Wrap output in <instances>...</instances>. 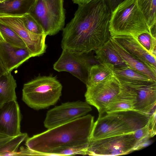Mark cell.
<instances>
[{"label":"cell","instance_id":"6da1fadb","mask_svg":"<svg viewBox=\"0 0 156 156\" xmlns=\"http://www.w3.org/2000/svg\"><path fill=\"white\" fill-rule=\"evenodd\" d=\"M112 12L107 0H92L78 5L74 17L62 30V49L88 54L100 47L111 37Z\"/></svg>","mask_w":156,"mask_h":156},{"label":"cell","instance_id":"7a4b0ae2","mask_svg":"<svg viewBox=\"0 0 156 156\" xmlns=\"http://www.w3.org/2000/svg\"><path fill=\"white\" fill-rule=\"evenodd\" d=\"M88 114L27 138L25 145L37 155L49 156L55 149L89 144L94 122Z\"/></svg>","mask_w":156,"mask_h":156},{"label":"cell","instance_id":"3957f363","mask_svg":"<svg viewBox=\"0 0 156 156\" xmlns=\"http://www.w3.org/2000/svg\"><path fill=\"white\" fill-rule=\"evenodd\" d=\"M106 114L94 122L90 140L133 133L147 123L150 115L134 110Z\"/></svg>","mask_w":156,"mask_h":156},{"label":"cell","instance_id":"277c9868","mask_svg":"<svg viewBox=\"0 0 156 156\" xmlns=\"http://www.w3.org/2000/svg\"><path fill=\"white\" fill-rule=\"evenodd\" d=\"M109 29L111 37L129 36L137 37L149 29L136 0H125L112 12Z\"/></svg>","mask_w":156,"mask_h":156},{"label":"cell","instance_id":"5b68a950","mask_svg":"<svg viewBox=\"0 0 156 156\" xmlns=\"http://www.w3.org/2000/svg\"><path fill=\"white\" fill-rule=\"evenodd\" d=\"M62 88L56 77L39 76L24 84L22 99L34 109L47 108L58 100Z\"/></svg>","mask_w":156,"mask_h":156},{"label":"cell","instance_id":"8992f818","mask_svg":"<svg viewBox=\"0 0 156 156\" xmlns=\"http://www.w3.org/2000/svg\"><path fill=\"white\" fill-rule=\"evenodd\" d=\"M63 0H36L29 13L46 36L54 35L64 28L66 19Z\"/></svg>","mask_w":156,"mask_h":156},{"label":"cell","instance_id":"52a82bcc","mask_svg":"<svg viewBox=\"0 0 156 156\" xmlns=\"http://www.w3.org/2000/svg\"><path fill=\"white\" fill-rule=\"evenodd\" d=\"M137 141L133 133L90 140L87 155L116 156L128 154L134 151Z\"/></svg>","mask_w":156,"mask_h":156},{"label":"cell","instance_id":"ba28073f","mask_svg":"<svg viewBox=\"0 0 156 156\" xmlns=\"http://www.w3.org/2000/svg\"><path fill=\"white\" fill-rule=\"evenodd\" d=\"M88 54L63 49L59 58L53 65V69L58 72H69L86 84L90 67L99 63L94 57L90 56Z\"/></svg>","mask_w":156,"mask_h":156},{"label":"cell","instance_id":"9c48e42d","mask_svg":"<svg viewBox=\"0 0 156 156\" xmlns=\"http://www.w3.org/2000/svg\"><path fill=\"white\" fill-rule=\"evenodd\" d=\"M0 23L8 27L23 40L31 57L39 56L46 52V35L30 32L25 27L22 16H0Z\"/></svg>","mask_w":156,"mask_h":156},{"label":"cell","instance_id":"30bf717a","mask_svg":"<svg viewBox=\"0 0 156 156\" xmlns=\"http://www.w3.org/2000/svg\"><path fill=\"white\" fill-rule=\"evenodd\" d=\"M121 86L114 76L97 84L87 87L86 102L96 107L99 116L105 113L106 109L120 92Z\"/></svg>","mask_w":156,"mask_h":156},{"label":"cell","instance_id":"8fae6325","mask_svg":"<svg viewBox=\"0 0 156 156\" xmlns=\"http://www.w3.org/2000/svg\"><path fill=\"white\" fill-rule=\"evenodd\" d=\"M91 110V107L86 102L63 103L47 112L44 125L50 129L84 116Z\"/></svg>","mask_w":156,"mask_h":156},{"label":"cell","instance_id":"7c38bea8","mask_svg":"<svg viewBox=\"0 0 156 156\" xmlns=\"http://www.w3.org/2000/svg\"><path fill=\"white\" fill-rule=\"evenodd\" d=\"M129 90L134 100L133 110L147 114L155 107L156 81L119 83Z\"/></svg>","mask_w":156,"mask_h":156},{"label":"cell","instance_id":"4fadbf2b","mask_svg":"<svg viewBox=\"0 0 156 156\" xmlns=\"http://www.w3.org/2000/svg\"><path fill=\"white\" fill-rule=\"evenodd\" d=\"M21 115L16 101L5 103L0 106V133L11 137L20 134Z\"/></svg>","mask_w":156,"mask_h":156},{"label":"cell","instance_id":"5bb4252c","mask_svg":"<svg viewBox=\"0 0 156 156\" xmlns=\"http://www.w3.org/2000/svg\"><path fill=\"white\" fill-rule=\"evenodd\" d=\"M131 55L156 74V56L149 52L136 37L119 35L112 37Z\"/></svg>","mask_w":156,"mask_h":156},{"label":"cell","instance_id":"9a60e30c","mask_svg":"<svg viewBox=\"0 0 156 156\" xmlns=\"http://www.w3.org/2000/svg\"><path fill=\"white\" fill-rule=\"evenodd\" d=\"M30 58L27 48L14 46L6 42H0V61L7 73L17 68Z\"/></svg>","mask_w":156,"mask_h":156},{"label":"cell","instance_id":"2e32d148","mask_svg":"<svg viewBox=\"0 0 156 156\" xmlns=\"http://www.w3.org/2000/svg\"><path fill=\"white\" fill-rule=\"evenodd\" d=\"M110 40L113 48L128 66L150 79L156 81V74L141 62L129 53L112 37H111Z\"/></svg>","mask_w":156,"mask_h":156},{"label":"cell","instance_id":"e0dca14e","mask_svg":"<svg viewBox=\"0 0 156 156\" xmlns=\"http://www.w3.org/2000/svg\"><path fill=\"white\" fill-rule=\"evenodd\" d=\"M36 0H5L0 2V16H22L29 13Z\"/></svg>","mask_w":156,"mask_h":156},{"label":"cell","instance_id":"ac0fdd59","mask_svg":"<svg viewBox=\"0 0 156 156\" xmlns=\"http://www.w3.org/2000/svg\"><path fill=\"white\" fill-rule=\"evenodd\" d=\"M95 51L94 58L99 63L111 64L115 68L127 66L113 48L110 39Z\"/></svg>","mask_w":156,"mask_h":156},{"label":"cell","instance_id":"d6986e66","mask_svg":"<svg viewBox=\"0 0 156 156\" xmlns=\"http://www.w3.org/2000/svg\"><path fill=\"white\" fill-rule=\"evenodd\" d=\"M114 68L113 65L108 63H99L92 65L88 71L86 87L94 86L113 76Z\"/></svg>","mask_w":156,"mask_h":156},{"label":"cell","instance_id":"ffe728a7","mask_svg":"<svg viewBox=\"0 0 156 156\" xmlns=\"http://www.w3.org/2000/svg\"><path fill=\"white\" fill-rule=\"evenodd\" d=\"M120 92L106 108L105 113L133 110L134 100L128 89L120 85Z\"/></svg>","mask_w":156,"mask_h":156},{"label":"cell","instance_id":"44dd1931","mask_svg":"<svg viewBox=\"0 0 156 156\" xmlns=\"http://www.w3.org/2000/svg\"><path fill=\"white\" fill-rule=\"evenodd\" d=\"M16 81L11 72L6 73L0 78V106L7 102L16 101Z\"/></svg>","mask_w":156,"mask_h":156},{"label":"cell","instance_id":"7402d4cb","mask_svg":"<svg viewBox=\"0 0 156 156\" xmlns=\"http://www.w3.org/2000/svg\"><path fill=\"white\" fill-rule=\"evenodd\" d=\"M137 5L143 14L149 31L156 36V0H136Z\"/></svg>","mask_w":156,"mask_h":156},{"label":"cell","instance_id":"603a6c76","mask_svg":"<svg viewBox=\"0 0 156 156\" xmlns=\"http://www.w3.org/2000/svg\"><path fill=\"white\" fill-rule=\"evenodd\" d=\"M113 73L119 83L154 81L128 66L115 68Z\"/></svg>","mask_w":156,"mask_h":156},{"label":"cell","instance_id":"cb8c5ba5","mask_svg":"<svg viewBox=\"0 0 156 156\" xmlns=\"http://www.w3.org/2000/svg\"><path fill=\"white\" fill-rule=\"evenodd\" d=\"M28 138L26 133L13 137L0 147V156H15L21 143Z\"/></svg>","mask_w":156,"mask_h":156},{"label":"cell","instance_id":"d4e9b609","mask_svg":"<svg viewBox=\"0 0 156 156\" xmlns=\"http://www.w3.org/2000/svg\"><path fill=\"white\" fill-rule=\"evenodd\" d=\"M0 31L7 43L14 46L27 48L24 41L14 31L1 23Z\"/></svg>","mask_w":156,"mask_h":156},{"label":"cell","instance_id":"484cf974","mask_svg":"<svg viewBox=\"0 0 156 156\" xmlns=\"http://www.w3.org/2000/svg\"><path fill=\"white\" fill-rule=\"evenodd\" d=\"M89 144L58 148L51 151L49 156H67L81 154L87 155V149Z\"/></svg>","mask_w":156,"mask_h":156},{"label":"cell","instance_id":"4316f807","mask_svg":"<svg viewBox=\"0 0 156 156\" xmlns=\"http://www.w3.org/2000/svg\"><path fill=\"white\" fill-rule=\"evenodd\" d=\"M137 38L140 43L149 52L156 56V36L147 31L140 34Z\"/></svg>","mask_w":156,"mask_h":156},{"label":"cell","instance_id":"83f0119b","mask_svg":"<svg viewBox=\"0 0 156 156\" xmlns=\"http://www.w3.org/2000/svg\"><path fill=\"white\" fill-rule=\"evenodd\" d=\"M22 17L25 27L30 32L37 34H45L40 25L30 13Z\"/></svg>","mask_w":156,"mask_h":156},{"label":"cell","instance_id":"f1b7e54d","mask_svg":"<svg viewBox=\"0 0 156 156\" xmlns=\"http://www.w3.org/2000/svg\"><path fill=\"white\" fill-rule=\"evenodd\" d=\"M133 134L137 141L136 146L142 143L147 141L151 138L148 123L143 127L137 129L133 132Z\"/></svg>","mask_w":156,"mask_h":156},{"label":"cell","instance_id":"f546056e","mask_svg":"<svg viewBox=\"0 0 156 156\" xmlns=\"http://www.w3.org/2000/svg\"><path fill=\"white\" fill-rule=\"evenodd\" d=\"M156 112L155 108L153 112L150 115L148 122L150 135L151 138L154 136L156 134Z\"/></svg>","mask_w":156,"mask_h":156},{"label":"cell","instance_id":"4dcf8cb0","mask_svg":"<svg viewBox=\"0 0 156 156\" xmlns=\"http://www.w3.org/2000/svg\"><path fill=\"white\" fill-rule=\"evenodd\" d=\"M112 12L123 0H107Z\"/></svg>","mask_w":156,"mask_h":156},{"label":"cell","instance_id":"1f68e13d","mask_svg":"<svg viewBox=\"0 0 156 156\" xmlns=\"http://www.w3.org/2000/svg\"><path fill=\"white\" fill-rule=\"evenodd\" d=\"M13 137L0 133V147Z\"/></svg>","mask_w":156,"mask_h":156},{"label":"cell","instance_id":"d6a6232c","mask_svg":"<svg viewBox=\"0 0 156 156\" xmlns=\"http://www.w3.org/2000/svg\"><path fill=\"white\" fill-rule=\"evenodd\" d=\"M92 0H73L74 3L77 4L78 5L82 6L86 4Z\"/></svg>","mask_w":156,"mask_h":156},{"label":"cell","instance_id":"836d02e7","mask_svg":"<svg viewBox=\"0 0 156 156\" xmlns=\"http://www.w3.org/2000/svg\"><path fill=\"white\" fill-rule=\"evenodd\" d=\"M6 73L0 61V78Z\"/></svg>","mask_w":156,"mask_h":156},{"label":"cell","instance_id":"e575fe53","mask_svg":"<svg viewBox=\"0 0 156 156\" xmlns=\"http://www.w3.org/2000/svg\"><path fill=\"white\" fill-rule=\"evenodd\" d=\"M5 42V41L0 31V42Z\"/></svg>","mask_w":156,"mask_h":156},{"label":"cell","instance_id":"d590c367","mask_svg":"<svg viewBox=\"0 0 156 156\" xmlns=\"http://www.w3.org/2000/svg\"><path fill=\"white\" fill-rule=\"evenodd\" d=\"M4 0H0V2L2 1H4Z\"/></svg>","mask_w":156,"mask_h":156}]
</instances>
